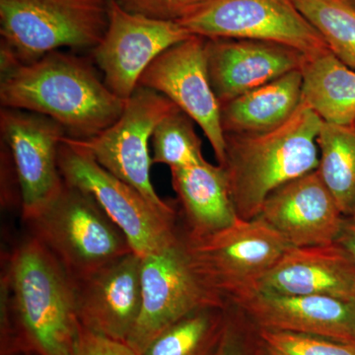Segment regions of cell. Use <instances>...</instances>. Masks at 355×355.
<instances>
[{
	"label": "cell",
	"mask_w": 355,
	"mask_h": 355,
	"mask_svg": "<svg viewBox=\"0 0 355 355\" xmlns=\"http://www.w3.org/2000/svg\"><path fill=\"white\" fill-rule=\"evenodd\" d=\"M0 323L22 355H76L81 326L73 280L33 236L2 261Z\"/></svg>",
	"instance_id": "1"
},
{
	"label": "cell",
	"mask_w": 355,
	"mask_h": 355,
	"mask_svg": "<svg viewBox=\"0 0 355 355\" xmlns=\"http://www.w3.org/2000/svg\"><path fill=\"white\" fill-rule=\"evenodd\" d=\"M0 103L2 108L48 116L69 139L79 141L111 127L125 105L105 84L92 60L60 51L1 74Z\"/></svg>",
	"instance_id": "2"
},
{
	"label": "cell",
	"mask_w": 355,
	"mask_h": 355,
	"mask_svg": "<svg viewBox=\"0 0 355 355\" xmlns=\"http://www.w3.org/2000/svg\"><path fill=\"white\" fill-rule=\"evenodd\" d=\"M323 121L301 103L279 128L261 133H225L231 197L238 216L252 220L273 191L319 166L317 137Z\"/></svg>",
	"instance_id": "3"
},
{
	"label": "cell",
	"mask_w": 355,
	"mask_h": 355,
	"mask_svg": "<svg viewBox=\"0 0 355 355\" xmlns=\"http://www.w3.org/2000/svg\"><path fill=\"white\" fill-rule=\"evenodd\" d=\"M109 24V0H0L1 72L62 48L94 49Z\"/></svg>",
	"instance_id": "4"
},
{
	"label": "cell",
	"mask_w": 355,
	"mask_h": 355,
	"mask_svg": "<svg viewBox=\"0 0 355 355\" xmlns=\"http://www.w3.org/2000/svg\"><path fill=\"white\" fill-rule=\"evenodd\" d=\"M24 221L73 282L133 252L94 198L65 182L57 197Z\"/></svg>",
	"instance_id": "5"
},
{
	"label": "cell",
	"mask_w": 355,
	"mask_h": 355,
	"mask_svg": "<svg viewBox=\"0 0 355 355\" xmlns=\"http://www.w3.org/2000/svg\"><path fill=\"white\" fill-rule=\"evenodd\" d=\"M180 232L198 279L228 305L257 291L261 279L291 248L259 216L239 219L230 227L198 239Z\"/></svg>",
	"instance_id": "6"
},
{
	"label": "cell",
	"mask_w": 355,
	"mask_h": 355,
	"mask_svg": "<svg viewBox=\"0 0 355 355\" xmlns=\"http://www.w3.org/2000/svg\"><path fill=\"white\" fill-rule=\"evenodd\" d=\"M58 166L65 183L92 196L141 258L176 237L177 217L154 209L135 188L103 168L77 140L65 137L58 149Z\"/></svg>",
	"instance_id": "7"
},
{
	"label": "cell",
	"mask_w": 355,
	"mask_h": 355,
	"mask_svg": "<svg viewBox=\"0 0 355 355\" xmlns=\"http://www.w3.org/2000/svg\"><path fill=\"white\" fill-rule=\"evenodd\" d=\"M142 303L127 345L139 355L156 336L193 311L229 306L207 288L191 265L183 236L141 258Z\"/></svg>",
	"instance_id": "8"
},
{
	"label": "cell",
	"mask_w": 355,
	"mask_h": 355,
	"mask_svg": "<svg viewBox=\"0 0 355 355\" xmlns=\"http://www.w3.org/2000/svg\"><path fill=\"white\" fill-rule=\"evenodd\" d=\"M177 108L165 96L139 85L111 127L93 139L77 140L107 171L135 188L154 209L173 218L177 217L176 202L163 200L151 183L153 163L148 144L156 125Z\"/></svg>",
	"instance_id": "9"
},
{
	"label": "cell",
	"mask_w": 355,
	"mask_h": 355,
	"mask_svg": "<svg viewBox=\"0 0 355 355\" xmlns=\"http://www.w3.org/2000/svg\"><path fill=\"white\" fill-rule=\"evenodd\" d=\"M178 23L205 39L272 42L306 58L330 50L293 0H210Z\"/></svg>",
	"instance_id": "10"
},
{
	"label": "cell",
	"mask_w": 355,
	"mask_h": 355,
	"mask_svg": "<svg viewBox=\"0 0 355 355\" xmlns=\"http://www.w3.org/2000/svg\"><path fill=\"white\" fill-rule=\"evenodd\" d=\"M191 36L180 23L130 12L118 0H109L108 28L92 50L93 62L110 90L127 101L149 65Z\"/></svg>",
	"instance_id": "11"
},
{
	"label": "cell",
	"mask_w": 355,
	"mask_h": 355,
	"mask_svg": "<svg viewBox=\"0 0 355 355\" xmlns=\"http://www.w3.org/2000/svg\"><path fill=\"white\" fill-rule=\"evenodd\" d=\"M0 130L1 142L12 159L20 188L21 216L26 220L64 188L58 149L67 133L48 116L11 108H1Z\"/></svg>",
	"instance_id": "12"
},
{
	"label": "cell",
	"mask_w": 355,
	"mask_h": 355,
	"mask_svg": "<svg viewBox=\"0 0 355 355\" xmlns=\"http://www.w3.org/2000/svg\"><path fill=\"white\" fill-rule=\"evenodd\" d=\"M139 85L165 96L191 116L211 144L217 163L224 162L225 135L207 69V39L193 35L166 50L144 71Z\"/></svg>",
	"instance_id": "13"
},
{
	"label": "cell",
	"mask_w": 355,
	"mask_h": 355,
	"mask_svg": "<svg viewBox=\"0 0 355 355\" xmlns=\"http://www.w3.org/2000/svg\"><path fill=\"white\" fill-rule=\"evenodd\" d=\"M74 289L81 328L127 343L141 310V257L130 252L74 282Z\"/></svg>",
	"instance_id": "14"
},
{
	"label": "cell",
	"mask_w": 355,
	"mask_h": 355,
	"mask_svg": "<svg viewBox=\"0 0 355 355\" xmlns=\"http://www.w3.org/2000/svg\"><path fill=\"white\" fill-rule=\"evenodd\" d=\"M231 305L257 329L322 336L355 345V300L254 291Z\"/></svg>",
	"instance_id": "15"
},
{
	"label": "cell",
	"mask_w": 355,
	"mask_h": 355,
	"mask_svg": "<svg viewBox=\"0 0 355 355\" xmlns=\"http://www.w3.org/2000/svg\"><path fill=\"white\" fill-rule=\"evenodd\" d=\"M259 217L291 247L336 243L345 218L317 170L273 191Z\"/></svg>",
	"instance_id": "16"
},
{
	"label": "cell",
	"mask_w": 355,
	"mask_h": 355,
	"mask_svg": "<svg viewBox=\"0 0 355 355\" xmlns=\"http://www.w3.org/2000/svg\"><path fill=\"white\" fill-rule=\"evenodd\" d=\"M305 55L272 42L207 39V69L219 104H225L279 78L301 70Z\"/></svg>",
	"instance_id": "17"
},
{
	"label": "cell",
	"mask_w": 355,
	"mask_h": 355,
	"mask_svg": "<svg viewBox=\"0 0 355 355\" xmlns=\"http://www.w3.org/2000/svg\"><path fill=\"white\" fill-rule=\"evenodd\" d=\"M257 291L355 300V261L336 243L291 247L261 279Z\"/></svg>",
	"instance_id": "18"
},
{
	"label": "cell",
	"mask_w": 355,
	"mask_h": 355,
	"mask_svg": "<svg viewBox=\"0 0 355 355\" xmlns=\"http://www.w3.org/2000/svg\"><path fill=\"white\" fill-rule=\"evenodd\" d=\"M177 195V226L191 239L214 234L239 220L222 165L202 164L171 169Z\"/></svg>",
	"instance_id": "19"
},
{
	"label": "cell",
	"mask_w": 355,
	"mask_h": 355,
	"mask_svg": "<svg viewBox=\"0 0 355 355\" xmlns=\"http://www.w3.org/2000/svg\"><path fill=\"white\" fill-rule=\"evenodd\" d=\"M302 101V74L294 70L220 105L225 133L270 132L286 123Z\"/></svg>",
	"instance_id": "20"
},
{
	"label": "cell",
	"mask_w": 355,
	"mask_h": 355,
	"mask_svg": "<svg viewBox=\"0 0 355 355\" xmlns=\"http://www.w3.org/2000/svg\"><path fill=\"white\" fill-rule=\"evenodd\" d=\"M302 101L324 123L355 125V70L330 50L306 58Z\"/></svg>",
	"instance_id": "21"
},
{
	"label": "cell",
	"mask_w": 355,
	"mask_h": 355,
	"mask_svg": "<svg viewBox=\"0 0 355 355\" xmlns=\"http://www.w3.org/2000/svg\"><path fill=\"white\" fill-rule=\"evenodd\" d=\"M229 306L193 311L156 336L142 355H217L228 319Z\"/></svg>",
	"instance_id": "22"
},
{
	"label": "cell",
	"mask_w": 355,
	"mask_h": 355,
	"mask_svg": "<svg viewBox=\"0 0 355 355\" xmlns=\"http://www.w3.org/2000/svg\"><path fill=\"white\" fill-rule=\"evenodd\" d=\"M317 171L345 216H355V125L322 123Z\"/></svg>",
	"instance_id": "23"
},
{
	"label": "cell",
	"mask_w": 355,
	"mask_h": 355,
	"mask_svg": "<svg viewBox=\"0 0 355 355\" xmlns=\"http://www.w3.org/2000/svg\"><path fill=\"white\" fill-rule=\"evenodd\" d=\"M338 60L355 70V6L347 0H293Z\"/></svg>",
	"instance_id": "24"
},
{
	"label": "cell",
	"mask_w": 355,
	"mask_h": 355,
	"mask_svg": "<svg viewBox=\"0 0 355 355\" xmlns=\"http://www.w3.org/2000/svg\"><path fill=\"white\" fill-rule=\"evenodd\" d=\"M193 119L179 108L167 114L154 130L153 163L175 168L205 162L202 140L196 132Z\"/></svg>",
	"instance_id": "25"
},
{
	"label": "cell",
	"mask_w": 355,
	"mask_h": 355,
	"mask_svg": "<svg viewBox=\"0 0 355 355\" xmlns=\"http://www.w3.org/2000/svg\"><path fill=\"white\" fill-rule=\"evenodd\" d=\"M263 355H355V345L322 336L257 329Z\"/></svg>",
	"instance_id": "26"
},
{
	"label": "cell",
	"mask_w": 355,
	"mask_h": 355,
	"mask_svg": "<svg viewBox=\"0 0 355 355\" xmlns=\"http://www.w3.org/2000/svg\"><path fill=\"white\" fill-rule=\"evenodd\" d=\"M217 355H263L256 328L233 306L228 308L227 324Z\"/></svg>",
	"instance_id": "27"
},
{
	"label": "cell",
	"mask_w": 355,
	"mask_h": 355,
	"mask_svg": "<svg viewBox=\"0 0 355 355\" xmlns=\"http://www.w3.org/2000/svg\"><path fill=\"white\" fill-rule=\"evenodd\" d=\"M210 0H118L132 13L163 21L180 22Z\"/></svg>",
	"instance_id": "28"
},
{
	"label": "cell",
	"mask_w": 355,
	"mask_h": 355,
	"mask_svg": "<svg viewBox=\"0 0 355 355\" xmlns=\"http://www.w3.org/2000/svg\"><path fill=\"white\" fill-rule=\"evenodd\" d=\"M76 355H139L125 343L95 335L81 328Z\"/></svg>",
	"instance_id": "29"
},
{
	"label": "cell",
	"mask_w": 355,
	"mask_h": 355,
	"mask_svg": "<svg viewBox=\"0 0 355 355\" xmlns=\"http://www.w3.org/2000/svg\"><path fill=\"white\" fill-rule=\"evenodd\" d=\"M336 243L355 261V216H345Z\"/></svg>",
	"instance_id": "30"
},
{
	"label": "cell",
	"mask_w": 355,
	"mask_h": 355,
	"mask_svg": "<svg viewBox=\"0 0 355 355\" xmlns=\"http://www.w3.org/2000/svg\"><path fill=\"white\" fill-rule=\"evenodd\" d=\"M347 1L350 2V3H352V6H355V0H347Z\"/></svg>",
	"instance_id": "31"
}]
</instances>
